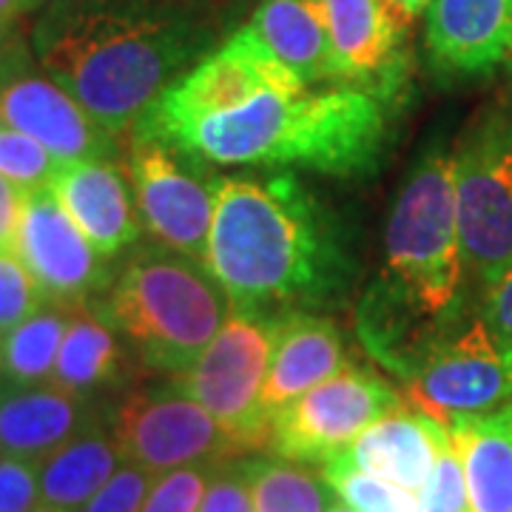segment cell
Instances as JSON below:
<instances>
[{"instance_id":"obj_38","label":"cell","mask_w":512,"mask_h":512,"mask_svg":"<svg viewBox=\"0 0 512 512\" xmlns=\"http://www.w3.org/2000/svg\"><path fill=\"white\" fill-rule=\"evenodd\" d=\"M46 0H0V18L20 20L23 15H32Z\"/></svg>"},{"instance_id":"obj_2","label":"cell","mask_w":512,"mask_h":512,"mask_svg":"<svg viewBox=\"0 0 512 512\" xmlns=\"http://www.w3.org/2000/svg\"><path fill=\"white\" fill-rule=\"evenodd\" d=\"M205 265L237 311L265 316L328 302L350 279L336 222L293 174L217 180Z\"/></svg>"},{"instance_id":"obj_17","label":"cell","mask_w":512,"mask_h":512,"mask_svg":"<svg viewBox=\"0 0 512 512\" xmlns=\"http://www.w3.org/2000/svg\"><path fill=\"white\" fill-rule=\"evenodd\" d=\"M89 396L55 382L0 384V447L3 456L40 464L57 447L94 424Z\"/></svg>"},{"instance_id":"obj_12","label":"cell","mask_w":512,"mask_h":512,"mask_svg":"<svg viewBox=\"0 0 512 512\" xmlns=\"http://www.w3.org/2000/svg\"><path fill=\"white\" fill-rule=\"evenodd\" d=\"M183 151L146 134H131L128 183L140 220L160 245L205 262L217 211V180L185 168Z\"/></svg>"},{"instance_id":"obj_7","label":"cell","mask_w":512,"mask_h":512,"mask_svg":"<svg viewBox=\"0 0 512 512\" xmlns=\"http://www.w3.org/2000/svg\"><path fill=\"white\" fill-rule=\"evenodd\" d=\"M456 157V208L464 265L484 288L512 268V117L487 111Z\"/></svg>"},{"instance_id":"obj_33","label":"cell","mask_w":512,"mask_h":512,"mask_svg":"<svg viewBox=\"0 0 512 512\" xmlns=\"http://www.w3.org/2000/svg\"><path fill=\"white\" fill-rule=\"evenodd\" d=\"M197 512H256L242 461L228 458L217 464Z\"/></svg>"},{"instance_id":"obj_26","label":"cell","mask_w":512,"mask_h":512,"mask_svg":"<svg viewBox=\"0 0 512 512\" xmlns=\"http://www.w3.org/2000/svg\"><path fill=\"white\" fill-rule=\"evenodd\" d=\"M80 305V302H77ZM74 305L49 302L43 311L20 322L3 336V382L43 384L52 382L63 333L69 328Z\"/></svg>"},{"instance_id":"obj_8","label":"cell","mask_w":512,"mask_h":512,"mask_svg":"<svg viewBox=\"0 0 512 512\" xmlns=\"http://www.w3.org/2000/svg\"><path fill=\"white\" fill-rule=\"evenodd\" d=\"M402 393L373 370L345 365L271 416L268 453L299 464H325L345 453L373 421L399 410Z\"/></svg>"},{"instance_id":"obj_10","label":"cell","mask_w":512,"mask_h":512,"mask_svg":"<svg viewBox=\"0 0 512 512\" xmlns=\"http://www.w3.org/2000/svg\"><path fill=\"white\" fill-rule=\"evenodd\" d=\"M404 382L413 407L444 427L456 419L487 416L512 404V348L481 316L424 350Z\"/></svg>"},{"instance_id":"obj_36","label":"cell","mask_w":512,"mask_h":512,"mask_svg":"<svg viewBox=\"0 0 512 512\" xmlns=\"http://www.w3.org/2000/svg\"><path fill=\"white\" fill-rule=\"evenodd\" d=\"M26 208V191L0 174V251H12L18 237L20 217Z\"/></svg>"},{"instance_id":"obj_24","label":"cell","mask_w":512,"mask_h":512,"mask_svg":"<svg viewBox=\"0 0 512 512\" xmlns=\"http://www.w3.org/2000/svg\"><path fill=\"white\" fill-rule=\"evenodd\" d=\"M128 376V350L97 311L74 305L63 345L57 353L52 382L63 390L89 396L117 387Z\"/></svg>"},{"instance_id":"obj_30","label":"cell","mask_w":512,"mask_h":512,"mask_svg":"<svg viewBox=\"0 0 512 512\" xmlns=\"http://www.w3.org/2000/svg\"><path fill=\"white\" fill-rule=\"evenodd\" d=\"M214 470L217 464H188L160 473L148 490L143 512H197Z\"/></svg>"},{"instance_id":"obj_19","label":"cell","mask_w":512,"mask_h":512,"mask_svg":"<svg viewBox=\"0 0 512 512\" xmlns=\"http://www.w3.org/2000/svg\"><path fill=\"white\" fill-rule=\"evenodd\" d=\"M336 77L367 83L384 77L402 55L413 18L396 0H322Z\"/></svg>"},{"instance_id":"obj_4","label":"cell","mask_w":512,"mask_h":512,"mask_svg":"<svg viewBox=\"0 0 512 512\" xmlns=\"http://www.w3.org/2000/svg\"><path fill=\"white\" fill-rule=\"evenodd\" d=\"M94 311L148 367L174 376L214 342L234 302L205 262L148 245L123 265Z\"/></svg>"},{"instance_id":"obj_20","label":"cell","mask_w":512,"mask_h":512,"mask_svg":"<svg viewBox=\"0 0 512 512\" xmlns=\"http://www.w3.org/2000/svg\"><path fill=\"white\" fill-rule=\"evenodd\" d=\"M342 367V336L328 316L305 311L279 316L274 353L262 384V410L274 416Z\"/></svg>"},{"instance_id":"obj_39","label":"cell","mask_w":512,"mask_h":512,"mask_svg":"<svg viewBox=\"0 0 512 512\" xmlns=\"http://www.w3.org/2000/svg\"><path fill=\"white\" fill-rule=\"evenodd\" d=\"M396 3L402 6V9L407 12V15H410V18L416 20L419 15H424V12L430 9V3H433V0H396Z\"/></svg>"},{"instance_id":"obj_11","label":"cell","mask_w":512,"mask_h":512,"mask_svg":"<svg viewBox=\"0 0 512 512\" xmlns=\"http://www.w3.org/2000/svg\"><path fill=\"white\" fill-rule=\"evenodd\" d=\"M302 89H308V83H302L282 60H276L271 49L245 23L220 49H214L171 89H165L163 97L143 114L131 134L163 137L185 123L237 109L256 94Z\"/></svg>"},{"instance_id":"obj_13","label":"cell","mask_w":512,"mask_h":512,"mask_svg":"<svg viewBox=\"0 0 512 512\" xmlns=\"http://www.w3.org/2000/svg\"><path fill=\"white\" fill-rule=\"evenodd\" d=\"M0 126L29 134L60 163L111 160L117 137L29 60L23 43L0 63Z\"/></svg>"},{"instance_id":"obj_31","label":"cell","mask_w":512,"mask_h":512,"mask_svg":"<svg viewBox=\"0 0 512 512\" xmlns=\"http://www.w3.org/2000/svg\"><path fill=\"white\" fill-rule=\"evenodd\" d=\"M419 512H470L464 467L456 453V444L450 439L441 441L436 467L419 493Z\"/></svg>"},{"instance_id":"obj_16","label":"cell","mask_w":512,"mask_h":512,"mask_svg":"<svg viewBox=\"0 0 512 512\" xmlns=\"http://www.w3.org/2000/svg\"><path fill=\"white\" fill-rule=\"evenodd\" d=\"M447 433L450 430L424 410L402 404L399 410L373 421L345 453L328 458L325 464L353 467L421 493L436 467L439 447Z\"/></svg>"},{"instance_id":"obj_3","label":"cell","mask_w":512,"mask_h":512,"mask_svg":"<svg viewBox=\"0 0 512 512\" xmlns=\"http://www.w3.org/2000/svg\"><path fill=\"white\" fill-rule=\"evenodd\" d=\"M384 134L382 100L345 86L262 92L237 109L185 123L154 140L214 165H299L350 177L376 165Z\"/></svg>"},{"instance_id":"obj_34","label":"cell","mask_w":512,"mask_h":512,"mask_svg":"<svg viewBox=\"0 0 512 512\" xmlns=\"http://www.w3.org/2000/svg\"><path fill=\"white\" fill-rule=\"evenodd\" d=\"M37 504V464L15 456L0 458V512H29Z\"/></svg>"},{"instance_id":"obj_14","label":"cell","mask_w":512,"mask_h":512,"mask_svg":"<svg viewBox=\"0 0 512 512\" xmlns=\"http://www.w3.org/2000/svg\"><path fill=\"white\" fill-rule=\"evenodd\" d=\"M12 251L26 262L52 302L77 305L109 285V256L86 239L52 188L26 194Z\"/></svg>"},{"instance_id":"obj_5","label":"cell","mask_w":512,"mask_h":512,"mask_svg":"<svg viewBox=\"0 0 512 512\" xmlns=\"http://www.w3.org/2000/svg\"><path fill=\"white\" fill-rule=\"evenodd\" d=\"M384 271L390 293L416 311L441 316L456 305L467 265L453 154H424L399 188L384 228Z\"/></svg>"},{"instance_id":"obj_22","label":"cell","mask_w":512,"mask_h":512,"mask_svg":"<svg viewBox=\"0 0 512 512\" xmlns=\"http://www.w3.org/2000/svg\"><path fill=\"white\" fill-rule=\"evenodd\" d=\"M464 467L470 512H512V404L447 424Z\"/></svg>"},{"instance_id":"obj_23","label":"cell","mask_w":512,"mask_h":512,"mask_svg":"<svg viewBox=\"0 0 512 512\" xmlns=\"http://www.w3.org/2000/svg\"><path fill=\"white\" fill-rule=\"evenodd\" d=\"M123 464L109 427L94 421L37 464L40 504L77 512Z\"/></svg>"},{"instance_id":"obj_40","label":"cell","mask_w":512,"mask_h":512,"mask_svg":"<svg viewBox=\"0 0 512 512\" xmlns=\"http://www.w3.org/2000/svg\"><path fill=\"white\" fill-rule=\"evenodd\" d=\"M328 512H356V510H350V507H348V504H345V501H342V504L336 501V504H333V507H330Z\"/></svg>"},{"instance_id":"obj_1","label":"cell","mask_w":512,"mask_h":512,"mask_svg":"<svg viewBox=\"0 0 512 512\" xmlns=\"http://www.w3.org/2000/svg\"><path fill=\"white\" fill-rule=\"evenodd\" d=\"M217 40L202 0H55L32 26L37 66L114 137L131 134Z\"/></svg>"},{"instance_id":"obj_32","label":"cell","mask_w":512,"mask_h":512,"mask_svg":"<svg viewBox=\"0 0 512 512\" xmlns=\"http://www.w3.org/2000/svg\"><path fill=\"white\" fill-rule=\"evenodd\" d=\"M154 478L157 476L148 473L146 467L123 461L120 470L77 512H143Z\"/></svg>"},{"instance_id":"obj_9","label":"cell","mask_w":512,"mask_h":512,"mask_svg":"<svg viewBox=\"0 0 512 512\" xmlns=\"http://www.w3.org/2000/svg\"><path fill=\"white\" fill-rule=\"evenodd\" d=\"M109 430L123 461L154 476L188 464H220L242 453L220 421L171 382L128 390L111 410Z\"/></svg>"},{"instance_id":"obj_27","label":"cell","mask_w":512,"mask_h":512,"mask_svg":"<svg viewBox=\"0 0 512 512\" xmlns=\"http://www.w3.org/2000/svg\"><path fill=\"white\" fill-rule=\"evenodd\" d=\"M325 478L330 481L339 501L356 512H419V493L393 484L387 478L370 476L353 467L325 464Z\"/></svg>"},{"instance_id":"obj_42","label":"cell","mask_w":512,"mask_h":512,"mask_svg":"<svg viewBox=\"0 0 512 512\" xmlns=\"http://www.w3.org/2000/svg\"><path fill=\"white\" fill-rule=\"evenodd\" d=\"M0 384H3V336H0Z\"/></svg>"},{"instance_id":"obj_43","label":"cell","mask_w":512,"mask_h":512,"mask_svg":"<svg viewBox=\"0 0 512 512\" xmlns=\"http://www.w3.org/2000/svg\"><path fill=\"white\" fill-rule=\"evenodd\" d=\"M0 458H3V447H0Z\"/></svg>"},{"instance_id":"obj_37","label":"cell","mask_w":512,"mask_h":512,"mask_svg":"<svg viewBox=\"0 0 512 512\" xmlns=\"http://www.w3.org/2000/svg\"><path fill=\"white\" fill-rule=\"evenodd\" d=\"M20 46H23V37H20L18 20L0 18V63Z\"/></svg>"},{"instance_id":"obj_35","label":"cell","mask_w":512,"mask_h":512,"mask_svg":"<svg viewBox=\"0 0 512 512\" xmlns=\"http://www.w3.org/2000/svg\"><path fill=\"white\" fill-rule=\"evenodd\" d=\"M484 322L490 325L495 336L512 348V268L495 282L493 288H487L484 299Z\"/></svg>"},{"instance_id":"obj_25","label":"cell","mask_w":512,"mask_h":512,"mask_svg":"<svg viewBox=\"0 0 512 512\" xmlns=\"http://www.w3.org/2000/svg\"><path fill=\"white\" fill-rule=\"evenodd\" d=\"M256 512H328L336 504L330 481L288 458H245Z\"/></svg>"},{"instance_id":"obj_18","label":"cell","mask_w":512,"mask_h":512,"mask_svg":"<svg viewBox=\"0 0 512 512\" xmlns=\"http://www.w3.org/2000/svg\"><path fill=\"white\" fill-rule=\"evenodd\" d=\"M49 188L103 256H117L140 237L137 202L109 160L60 163Z\"/></svg>"},{"instance_id":"obj_41","label":"cell","mask_w":512,"mask_h":512,"mask_svg":"<svg viewBox=\"0 0 512 512\" xmlns=\"http://www.w3.org/2000/svg\"><path fill=\"white\" fill-rule=\"evenodd\" d=\"M29 512H63V510H55V507H46V504H37L35 510H29Z\"/></svg>"},{"instance_id":"obj_21","label":"cell","mask_w":512,"mask_h":512,"mask_svg":"<svg viewBox=\"0 0 512 512\" xmlns=\"http://www.w3.org/2000/svg\"><path fill=\"white\" fill-rule=\"evenodd\" d=\"M248 26L302 83L339 80L322 0H259Z\"/></svg>"},{"instance_id":"obj_6","label":"cell","mask_w":512,"mask_h":512,"mask_svg":"<svg viewBox=\"0 0 512 512\" xmlns=\"http://www.w3.org/2000/svg\"><path fill=\"white\" fill-rule=\"evenodd\" d=\"M279 316L231 311L214 342L168 382L202 404L239 450L268 447L271 416L262 410V384L274 353Z\"/></svg>"},{"instance_id":"obj_29","label":"cell","mask_w":512,"mask_h":512,"mask_svg":"<svg viewBox=\"0 0 512 512\" xmlns=\"http://www.w3.org/2000/svg\"><path fill=\"white\" fill-rule=\"evenodd\" d=\"M52 299L15 251H0V336L43 311Z\"/></svg>"},{"instance_id":"obj_15","label":"cell","mask_w":512,"mask_h":512,"mask_svg":"<svg viewBox=\"0 0 512 512\" xmlns=\"http://www.w3.org/2000/svg\"><path fill=\"white\" fill-rule=\"evenodd\" d=\"M424 43L441 72H495L512 60V0H433Z\"/></svg>"},{"instance_id":"obj_28","label":"cell","mask_w":512,"mask_h":512,"mask_svg":"<svg viewBox=\"0 0 512 512\" xmlns=\"http://www.w3.org/2000/svg\"><path fill=\"white\" fill-rule=\"evenodd\" d=\"M60 160L29 134L0 126V174L20 191H40L55 180Z\"/></svg>"}]
</instances>
